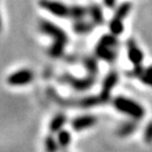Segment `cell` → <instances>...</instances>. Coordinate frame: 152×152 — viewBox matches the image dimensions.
Segmentation results:
<instances>
[{
    "label": "cell",
    "mask_w": 152,
    "mask_h": 152,
    "mask_svg": "<svg viewBox=\"0 0 152 152\" xmlns=\"http://www.w3.org/2000/svg\"><path fill=\"white\" fill-rule=\"evenodd\" d=\"M113 105L121 113L130 115L131 117L140 120L144 116V109L139 103H136L132 99L125 98L123 96H118L113 100Z\"/></svg>",
    "instance_id": "cell-1"
},
{
    "label": "cell",
    "mask_w": 152,
    "mask_h": 152,
    "mask_svg": "<svg viewBox=\"0 0 152 152\" xmlns=\"http://www.w3.org/2000/svg\"><path fill=\"white\" fill-rule=\"evenodd\" d=\"M38 27L39 31L45 34V35H49L53 38V41H60V42H64L68 43V35L66 33L60 28L59 26L54 25L53 23L49 22V20H41L38 24Z\"/></svg>",
    "instance_id": "cell-2"
},
{
    "label": "cell",
    "mask_w": 152,
    "mask_h": 152,
    "mask_svg": "<svg viewBox=\"0 0 152 152\" xmlns=\"http://www.w3.org/2000/svg\"><path fill=\"white\" fill-rule=\"evenodd\" d=\"M38 5L41 6L43 9L50 11L52 15L60 18H65L70 17V7L62 4L60 1L55 0H39Z\"/></svg>",
    "instance_id": "cell-3"
},
{
    "label": "cell",
    "mask_w": 152,
    "mask_h": 152,
    "mask_svg": "<svg viewBox=\"0 0 152 152\" xmlns=\"http://www.w3.org/2000/svg\"><path fill=\"white\" fill-rule=\"evenodd\" d=\"M61 81L65 82L68 85H70L72 88H75L76 90H87L89 88H91L95 83V77L89 76L88 75L86 78H77L71 75H63L60 78Z\"/></svg>",
    "instance_id": "cell-4"
},
{
    "label": "cell",
    "mask_w": 152,
    "mask_h": 152,
    "mask_svg": "<svg viewBox=\"0 0 152 152\" xmlns=\"http://www.w3.org/2000/svg\"><path fill=\"white\" fill-rule=\"evenodd\" d=\"M34 79V73L29 69H23L18 70L7 78V82L10 86H24L33 81Z\"/></svg>",
    "instance_id": "cell-5"
},
{
    "label": "cell",
    "mask_w": 152,
    "mask_h": 152,
    "mask_svg": "<svg viewBox=\"0 0 152 152\" xmlns=\"http://www.w3.org/2000/svg\"><path fill=\"white\" fill-rule=\"evenodd\" d=\"M118 81V73L115 71H110L107 76L105 77L103 82V87H102V91H100V100L102 103H106L108 102L110 98V92L115 87V85Z\"/></svg>",
    "instance_id": "cell-6"
},
{
    "label": "cell",
    "mask_w": 152,
    "mask_h": 152,
    "mask_svg": "<svg viewBox=\"0 0 152 152\" xmlns=\"http://www.w3.org/2000/svg\"><path fill=\"white\" fill-rule=\"evenodd\" d=\"M95 53H96V56H97L98 59L104 60L105 62H108V63H113L116 60V56H117V54H116V49L107 46V45L99 43V42L96 45Z\"/></svg>",
    "instance_id": "cell-7"
},
{
    "label": "cell",
    "mask_w": 152,
    "mask_h": 152,
    "mask_svg": "<svg viewBox=\"0 0 152 152\" xmlns=\"http://www.w3.org/2000/svg\"><path fill=\"white\" fill-rule=\"evenodd\" d=\"M127 56L131 63L134 65H140L143 61V52H142L140 48L137 46L136 42L133 38H130L127 41Z\"/></svg>",
    "instance_id": "cell-8"
},
{
    "label": "cell",
    "mask_w": 152,
    "mask_h": 152,
    "mask_svg": "<svg viewBox=\"0 0 152 152\" xmlns=\"http://www.w3.org/2000/svg\"><path fill=\"white\" fill-rule=\"evenodd\" d=\"M97 123V118L92 115H83L79 116L72 121V127L76 131H82L88 127H91Z\"/></svg>",
    "instance_id": "cell-9"
},
{
    "label": "cell",
    "mask_w": 152,
    "mask_h": 152,
    "mask_svg": "<svg viewBox=\"0 0 152 152\" xmlns=\"http://www.w3.org/2000/svg\"><path fill=\"white\" fill-rule=\"evenodd\" d=\"M96 24L92 22H86V20H76L73 23V31L77 34H88L94 29Z\"/></svg>",
    "instance_id": "cell-10"
},
{
    "label": "cell",
    "mask_w": 152,
    "mask_h": 152,
    "mask_svg": "<svg viewBox=\"0 0 152 152\" xmlns=\"http://www.w3.org/2000/svg\"><path fill=\"white\" fill-rule=\"evenodd\" d=\"M89 10V15L91 16V20L96 25H103L104 24V14L103 9L100 8V6L96 5V4H91L88 7Z\"/></svg>",
    "instance_id": "cell-11"
},
{
    "label": "cell",
    "mask_w": 152,
    "mask_h": 152,
    "mask_svg": "<svg viewBox=\"0 0 152 152\" xmlns=\"http://www.w3.org/2000/svg\"><path fill=\"white\" fill-rule=\"evenodd\" d=\"M66 43L64 42H60V41H53V43L51 44V46L49 48V51L48 53L51 58L53 59H58V58H61L62 54L64 53V49Z\"/></svg>",
    "instance_id": "cell-12"
},
{
    "label": "cell",
    "mask_w": 152,
    "mask_h": 152,
    "mask_svg": "<svg viewBox=\"0 0 152 152\" xmlns=\"http://www.w3.org/2000/svg\"><path fill=\"white\" fill-rule=\"evenodd\" d=\"M89 14L88 7L83 6L73 5L70 7V17L76 22V20H81Z\"/></svg>",
    "instance_id": "cell-13"
},
{
    "label": "cell",
    "mask_w": 152,
    "mask_h": 152,
    "mask_svg": "<svg viewBox=\"0 0 152 152\" xmlns=\"http://www.w3.org/2000/svg\"><path fill=\"white\" fill-rule=\"evenodd\" d=\"M65 122H66V116L64 114H58L55 115L52 118L51 123H50V131L52 133H56L62 130V127L64 126Z\"/></svg>",
    "instance_id": "cell-14"
},
{
    "label": "cell",
    "mask_w": 152,
    "mask_h": 152,
    "mask_svg": "<svg viewBox=\"0 0 152 152\" xmlns=\"http://www.w3.org/2000/svg\"><path fill=\"white\" fill-rule=\"evenodd\" d=\"M82 62H83V65H85V68L87 70L88 75L92 77H96L98 72V64L96 59L92 58V56H85Z\"/></svg>",
    "instance_id": "cell-15"
},
{
    "label": "cell",
    "mask_w": 152,
    "mask_h": 152,
    "mask_svg": "<svg viewBox=\"0 0 152 152\" xmlns=\"http://www.w3.org/2000/svg\"><path fill=\"white\" fill-rule=\"evenodd\" d=\"M132 9V4L131 2H123V4H121L118 6V8H117V10L115 12L114 17L115 18H117V19H120V20H123L125 17L129 15V12L131 11Z\"/></svg>",
    "instance_id": "cell-16"
},
{
    "label": "cell",
    "mask_w": 152,
    "mask_h": 152,
    "mask_svg": "<svg viewBox=\"0 0 152 152\" xmlns=\"http://www.w3.org/2000/svg\"><path fill=\"white\" fill-rule=\"evenodd\" d=\"M109 29H110V33L114 34L116 36L121 35L122 33L124 32V25H123V20H120L117 18L113 17L112 20L109 22Z\"/></svg>",
    "instance_id": "cell-17"
},
{
    "label": "cell",
    "mask_w": 152,
    "mask_h": 152,
    "mask_svg": "<svg viewBox=\"0 0 152 152\" xmlns=\"http://www.w3.org/2000/svg\"><path fill=\"white\" fill-rule=\"evenodd\" d=\"M58 142H59V145L61 148H66L71 142V135L68 131L61 130L58 134Z\"/></svg>",
    "instance_id": "cell-18"
},
{
    "label": "cell",
    "mask_w": 152,
    "mask_h": 152,
    "mask_svg": "<svg viewBox=\"0 0 152 152\" xmlns=\"http://www.w3.org/2000/svg\"><path fill=\"white\" fill-rule=\"evenodd\" d=\"M98 104H103L100 100V97H95V96H90V97H86L79 100V106L81 107H92V106H96Z\"/></svg>",
    "instance_id": "cell-19"
},
{
    "label": "cell",
    "mask_w": 152,
    "mask_h": 152,
    "mask_svg": "<svg viewBox=\"0 0 152 152\" xmlns=\"http://www.w3.org/2000/svg\"><path fill=\"white\" fill-rule=\"evenodd\" d=\"M135 129H136L135 122H127V123H124L118 129V134L121 136H126L129 135V134H131Z\"/></svg>",
    "instance_id": "cell-20"
},
{
    "label": "cell",
    "mask_w": 152,
    "mask_h": 152,
    "mask_svg": "<svg viewBox=\"0 0 152 152\" xmlns=\"http://www.w3.org/2000/svg\"><path fill=\"white\" fill-rule=\"evenodd\" d=\"M59 147V142L55 141V139L52 135H49L45 139V149L48 152H58Z\"/></svg>",
    "instance_id": "cell-21"
},
{
    "label": "cell",
    "mask_w": 152,
    "mask_h": 152,
    "mask_svg": "<svg viewBox=\"0 0 152 152\" xmlns=\"http://www.w3.org/2000/svg\"><path fill=\"white\" fill-rule=\"evenodd\" d=\"M144 141L147 143H152V122H150L144 131Z\"/></svg>",
    "instance_id": "cell-22"
},
{
    "label": "cell",
    "mask_w": 152,
    "mask_h": 152,
    "mask_svg": "<svg viewBox=\"0 0 152 152\" xmlns=\"http://www.w3.org/2000/svg\"><path fill=\"white\" fill-rule=\"evenodd\" d=\"M144 71H145V69H144L141 64H140V65H134V69H133V71H131V72H130V76L131 77H136V78H140V77L144 73Z\"/></svg>",
    "instance_id": "cell-23"
},
{
    "label": "cell",
    "mask_w": 152,
    "mask_h": 152,
    "mask_svg": "<svg viewBox=\"0 0 152 152\" xmlns=\"http://www.w3.org/2000/svg\"><path fill=\"white\" fill-rule=\"evenodd\" d=\"M140 80H141L144 85H147L149 87H152V73L144 72V73L140 77Z\"/></svg>",
    "instance_id": "cell-24"
},
{
    "label": "cell",
    "mask_w": 152,
    "mask_h": 152,
    "mask_svg": "<svg viewBox=\"0 0 152 152\" xmlns=\"http://www.w3.org/2000/svg\"><path fill=\"white\" fill-rule=\"evenodd\" d=\"M104 4L108 8H114L115 7V0H104Z\"/></svg>",
    "instance_id": "cell-25"
}]
</instances>
